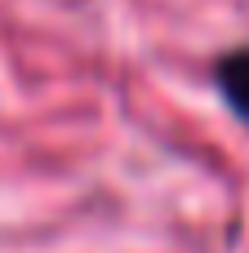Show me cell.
Returning a JSON list of instances; mask_svg holds the SVG:
<instances>
[{"instance_id":"6da1fadb","label":"cell","mask_w":249,"mask_h":253,"mask_svg":"<svg viewBox=\"0 0 249 253\" xmlns=\"http://www.w3.org/2000/svg\"><path fill=\"white\" fill-rule=\"evenodd\" d=\"M214 84H218V93L227 98V107L249 125V44H236V49L218 53V62H214Z\"/></svg>"}]
</instances>
